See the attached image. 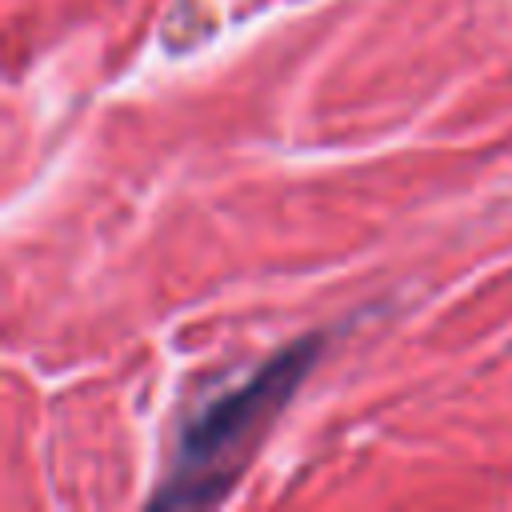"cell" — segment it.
I'll return each mask as SVG.
<instances>
[{"label": "cell", "instance_id": "6da1fadb", "mask_svg": "<svg viewBox=\"0 0 512 512\" xmlns=\"http://www.w3.org/2000/svg\"><path fill=\"white\" fill-rule=\"evenodd\" d=\"M324 336H300L264 360L244 384L208 400L180 432L172 468L152 496V508H204L220 504L248 460L256 456L260 440L276 424V416L292 404L304 376L316 368Z\"/></svg>", "mask_w": 512, "mask_h": 512}]
</instances>
